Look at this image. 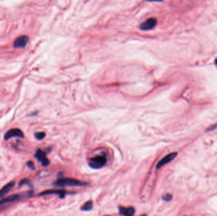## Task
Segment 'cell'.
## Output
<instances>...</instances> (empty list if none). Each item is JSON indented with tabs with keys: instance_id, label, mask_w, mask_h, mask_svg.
Wrapping results in <instances>:
<instances>
[{
	"instance_id": "14",
	"label": "cell",
	"mask_w": 217,
	"mask_h": 216,
	"mask_svg": "<svg viewBox=\"0 0 217 216\" xmlns=\"http://www.w3.org/2000/svg\"><path fill=\"white\" fill-rule=\"evenodd\" d=\"M172 199V195L171 194H166L163 197V200L165 201H170Z\"/></svg>"
},
{
	"instance_id": "2",
	"label": "cell",
	"mask_w": 217,
	"mask_h": 216,
	"mask_svg": "<svg viewBox=\"0 0 217 216\" xmlns=\"http://www.w3.org/2000/svg\"><path fill=\"white\" fill-rule=\"evenodd\" d=\"M107 163V159L104 155H99L91 158L88 161V164L90 167L99 169L103 167Z\"/></svg>"
},
{
	"instance_id": "1",
	"label": "cell",
	"mask_w": 217,
	"mask_h": 216,
	"mask_svg": "<svg viewBox=\"0 0 217 216\" xmlns=\"http://www.w3.org/2000/svg\"><path fill=\"white\" fill-rule=\"evenodd\" d=\"M54 186L57 187H83L88 184L79 180L73 178H61L58 179L54 183Z\"/></svg>"
},
{
	"instance_id": "16",
	"label": "cell",
	"mask_w": 217,
	"mask_h": 216,
	"mask_svg": "<svg viewBox=\"0 0 217 216\" xmlns=\"http://www.w3.org/2000/svg\"><path fill=\"white\" fill-rule=\"evenodd\" d=\"M215 64H216V65L217 66V58L215 60Z\"/></svg>"
},
{
	"instance_id": "9",
	"label": "cell",
	"mask_w": 217,
	"mask_h": 216,
	"mask_svg": "<svg viewBox=\"0 0 217 216\" xmlns=\"http://www.w3.org/2000/svg\"><path fill=\"white\" fill-rule=\"evenodd\" d=\"M66 194V192L65 190H47L45 192H42L40 194V196H44V195H58L60 198H64Z\"/></svg>"
},
{
	"instance_id": "5",
	"label": "cell",
	"mask_w": 217,
	"mask_h": 216,
	"mask_svg": "<svg viewBox=\"0 0 217 216\" xmlns=\"http://www.w3.org/2000/svg\"><path fill=\"white\" fill-rule=\"evenodd\" d=\"M35 157L41 163L43 166L46 167L50 164V161L46 156V153L43 151H42L41 150L38 149L36 151Z\"/></svg>"
},
{
	"instance_id": "15",
	"label": "cell",
	"mask_w": 217,
	"mask_h": 216,
	"mask_svg": "<svg viewBox=\"0 0 217 216\" xmlns=\"http://www.w3.org/2000/svg\"><path fill=\"white\" fill-rule=\"evenodd\" d=\"M27 166L29 168H30V169L32 170H35V164L33 163V162L32 161H29L27 163Z\"/></svg>"
},
{
	"instance_id": "13",
	"label": "cell",
	"mask_w": 217,
	"mask_h": 216,
	"mask_svg": "<svg viewBox=\"0 0 217 216\" xmlns=\"http://www.w3.org/2000/svg\"><path fill=\"white\" fill-rule=\"evenodd\" d=\"M45 133L44 132H39L35 134V136L36 138V139L39 140H41L45 138Z\"/></svg>"
},
{
	"instance_id": "17",
	"label": "cell",
	"mask_w": 217,
	"mask_h": 216,
	"mask_svg": "<svg viewBox=\"0 0 217 216\" xmlns=\"http://www.w3.org/2000/svg\"><path fill=\"white\" fill-rule=\"evenodd\" d=\"M140 216H147V215H146V214H143V215H140Z\"/></svg>"
},
{
	"instance_id": "7",
	"label": "cell",
	"mask_w": 217,
	"mask_h": 216,
	"mask_svg": "<svg viewBox=\"0 0 217 216\" xmlns=\"http://www.w3.org/2000/svg\"><path fill=\"white\" fill-rule=\"evenodd\" d=\"M12 137H19V138H24V134L22 132L21 130L19 129L15 128L12 129L10 131H8L5 135V139L6 140H8V139L12 138Z\"/></svg>"
},
{
	"instance_id": "6",
	"label": "cell",
	"mask_w": 217,
	"mask_h": 216,
	"mask_svg": "<svg viewBox=\"0 0 217 216\" xmlns=\"http://www.w3.org/2000/svg\"><path fill=\"white\" fill-rule=\"evenodd\" d=\"M29 41V37L27 36H20L18 37L14 43V46L15 48H24Z\"/></svg>"
},
{
	"instance_id": "10",
	"label": "cell",
	"mask_w": 217,
	"mask_h": 216,
	"mask_svg": "<svg viewBox=\"0 0 217 216\" xmlns=\"http://www.w3.org/2000/svg\"><path fill=\"white\" fill-rule=\"evenodd\" d=\"M15 186V182H10L9 183H8L7 184H6L5 186L0 190V197H4L6 194H7L10 190Z\"/></svg>"
},
{
	"instance_id": "4",
	"label": "cell",
	"mask_w": 217,
	"mask_h": 216,
	"mask_svg": "<svg viewBox=\"0 0 217 216\" xmlns=\"http://www.w3.org/2000/svg\"><path fill=\"white\" fill-rule=\"evenodd\" d=\"M177 153L176 152H173L171 153H169L168 155H166L165 157H163L157 164L156 168L160 169L163 166H165L166 164L170 163V162H171L176 156H177Z\"/></svg>"
},
{
	"instance_id": "8",
	"label": "cell",
	"mask_w": 217,
	"mask_h": 216,
	"mask_svg": "<svg viewBox=\"0 0 217 216\" xmlns=\"http://www.w3.org/2000/svg\"><path fill=\"white\" fill-rule=\"evenodd\" d=\"M119 213L123 216H133L135 212V210L133 207H119Z\"/></svg>"
},
{
	"instance_id": "3",
	"label": "cell",
	"mask_w": 217,
	"mask_h": 216,
	"mask_svg": "<svg viewBox=\"0 0 217 216\" xmlns=\"http://www.w3.org/2000/svg\"><path fill=\"white\" fill-rule=\"evenodd\" d=\"M157 23L158 22L156 18H150L140 25V29L142 30H145V31H147V30H150L156 26Z\"/></svg>"
},
{
	"instance_id": "11",
	"label": "cell",
	"mask_w": 217,
	"mask_h": 216,
	"mask_svg": "<svg viewBox=\"0 0 217 216\" xmlns=\"http://www.w3.org/2000/svg\"><path fill=\"white\" fill-rule=\"evenodd\" d=\"M19 196L17 195H12L10 197H8L6 198L5 199L0 201V207L5 205L6 204H8L9 203L13 202L17 200V199H19Z\"/></svg>"
},
{
	"instance_id": "12",
	"label": "cell",
	"mask_w": 217,
	"mask_h": 216,
	"mask_svg": "<svg viewBox=\"0 0 217 216\" xmlns=\"http://www.w3.org/2000/svg\"><path fill=\"white\" fill-rule=\"evenodd\" d=\"M92 208H93L92 201H88L82 205V207H81V209L83 211H89L91 210Z\"/></svg>"
}]
</instances>
